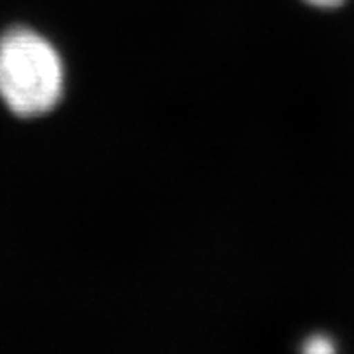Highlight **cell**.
Returning a JSON list of instances; mask_svg holds the SVG:
<instances>
[{
  "label": "cell",
  "mask_w": 354,
  "mask_h": 354,
  "mask_svg": "<svg viewBox=\"0 0 354 354\" xmlns=\"http://www.w3.org/2000/svg\"><path fill=\"white\" fill-rule=\"evenodd\" d=\"M65 87L64 62L46 38L18 28L0 38V99L18 116L55 109Z\"/></svg>",
  "instance_id": "1"
},
{
  "label": "cell",
  "mask_w": 354,
  "mask_h": 354,
  "mask_svg": "<svg viewBox=\"0 0 354 354\" xmlns=\"http://www.w3.org/2000/svg\"><path fill=\"white\" fill-rule=\"evenodd\" d=\"M301 2H305L311 8H317V10H337V8L344 6L348 0H301Z\"/></svg>",
  "instance_id": "2"
},
{
  "label": "cell",
  "mask_w": 354,
  "mask_h": 354,
  "mask_svg": "<svg viewBox=\"0 0 354 354\" xmlns=\"http://www.w3.org/2000/svg\"><path fill=\"white\" fill-rule=\"evenodd\" d=\"M307 351L309 353H329V351H333V342L329 341V337L317 335V337L309 339V348Z\"/></svg>",
  "instance_id": "3"
}]
</instances>
